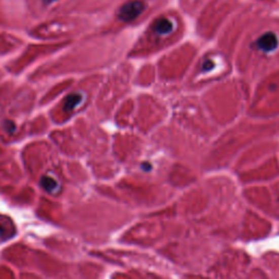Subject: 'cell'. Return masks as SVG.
Here are the masks:
<instances>
[{
    "label": "cell",
    "mask_w": 279,
    "mask_h": 279,
    "mask_svg": "<svg viewBox=\"0 0 279 279\" xmlns=\"http://www.w3.org/2000/svg\"><path fill=\"white\" fill-rule=\"evenodd\" d=\"M253 48L261 56H274L279 50V35L274 31L262 32L254 40Z\"/></svg>",
    "instance_id": "obj_1"
},
{
    "label": "cell",
    "mask_w": 279,
    "mask_h": 279,
    "mask_svg": "<svg viewBox=\"0 0 279 279\" xmlns=\"http://www.w3.org/2000/svg\"><path fill=\"white\" fill-rule=\"evenodd\" d=\"M145 9L146 5L143 0H130L119 9L118 18L122 22L129 23V22H133L138 17H141Z\"/></svg>",
    "instance_id": "obj_2"
},
{
    "label": "cell",
    "mask_w": 279,
    "mask_h": 279,
    "mask_svg": "<svg viewBox=\"0 0 279 279\" xmlns=\"http://www.w3.org/2000/svg\"><path fill=\"white\" fill-rule=\"evenodd\" d=\"M176 28H177V23L172 18L161 17L153 24L152 34L157 40H165L175 33Z\"/></svg>",
    "instance_id": "obj_3"
},
{
    "label": "cell",
    "mask_w": 279,
    "mask_h": 279,
    "mask_svg": "<svg viewBox=\"0 0 279 279\" xmlns=\"http://www.w3.org/2000/svg\"><path fill=\"white\" fill-rule=\"evenodd\" d=\"M81 100H82V96H81L80 94H78V93L71 94L70 96H68L67 99H65V101H64V105H63L64 110H65V112L73 110L80 104Z\"/></svg>",
    "instance_id": "obj_4"
},
{
    "label": "cell",
    "mask_w": 279,
    "mask_h": 279,
    "mask_svg": "<svg viewBox=\"0 0 279 279\" xmlns=\"http://www.w3.org/2000/svg\"><path fill=\"white\" fill-rule=\"evenodd\" d=\"M41 185L47 192H54L58 188V182L54 178L48 177V176H44V177H42Z\"/></svg>",
    "instance_id": "obj_5"
},
{
    "label": "cell",
    "mask_w": 279,
    "mask_h": 279,
    "mask_svg": "<svg viewBox=\"0 0 279 279\" xmlns=\"http://www.w3.org/2000/svg\"><path fill=\"white\" fill-rule=\"evenodd\" d=\"M9 226H12L11 222L8 219H5V218H2L0 219V237L2 238H9V237H12L13 236V232H10V229L6 228V227H9ZM11 230H16L14 228H11Z\"/></svg>",
    "instance_id": "obj_6"
},
{
    "label": "cell",
    "mask_w": 279,
    "mask_h": 279,
    "mask_svg": "<svg viewBox=\"0 0 279 279\" xmlns=\"http://www.w3.org/2000/svg\"><path fill=\"white\" fill-rule=\"evenodd\" d=\"M43 2L45 3L46 5H48V4H51V3H55V2H57V0H43Z\"/></svg>",
    "instance_id": "obj_7"
}]
</instances>
